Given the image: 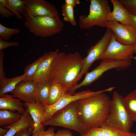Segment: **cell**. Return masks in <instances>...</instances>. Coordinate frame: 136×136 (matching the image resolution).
Instances as JSON below:
<instances>
[{
	"mask_svg": "<svg viewBox=\"0 0 136 136\" xmlns=\"http://www.w3.org/2000/svg\"><path fill=\"white\" fill-rule=\"evenodd\" d=\"M24 25L30 32L43 38L59 33L64 26L63 22L60 18L50 16L33 17L25 19Z\"/></svg>",
	"mask_w": 136,
	"mask_h": 136,
	"instance_id": "cell-6",
	"label": "cell"
},
{
	"mask_svg": "<svg viewBox=\"0 0 136 136\" xmlns=\"http://www.w3.org/2000/svg\"><path fill=\"white\" fill-rule=\"evenodd\" d=\"M113 34L110 29L107 28L106 32L101 38L95 44L91 46L88 50L87 56L83 59V65L77 80V83L83 76L88 72L89 69L93 63L97 60H100Z\"/></svg>",
	"mask_w": 136,
	"mask_h": 136,
	"instance_id": "cell-8",
	"label": "cell"
},
{
	"mask_svg": "<svg viewBox=\"0 0 136 136\" xmlns=\"http://www.w3.org/2000/svg\"><path fill=\"white\" fill-rule=\"evenodd\" d=\"M129 14L136 16V0H119Z\"/></svg>",
	"mask_w": 136,
	"mask_h": 136,
	"instance_id": "cell-29",
	"label": "cell"
},
{
	"mask_svg": "<svg viewBox=\"0 0 136 136\" xmlns=\"http://www.w3.org/2000/svg\"><path fill=\"white\" fill-rule=\"evenodd\" d=\"M22 115L8 110H0V126H6L11 125L18 121Z\"/></svg>",
	"mask_w": 136,
	"mask_h": 136,
	"instance_id": "cell-25",
	"label": "cell"
},
{
	"mask_svg": "<svg viewBox=\"0 0 136 136\" xmlns=\"http://www.w3.org/2000/svg\"><path fill=\"white\" fill-rule=\"evenodd\" d=\"M109 91V89L107 88L96 91H92L89 90H83L73 94L68 92L55 104L51 105H44L45 113L42 123L50 119L58 112L73 102L101 92Z\"/></svg>",
	"mask_w": 136,
	"mask_h": 136,
	"instance_id": "cell-9",
	"label": "cell"
},
{
	"mask_svg": "<svg viewBox=\"0 0 136 136\" xmlns=\"http://www.w3.org/2000/svg\"><path fill=\"white\" fill-rule=\"evenodd\" d=\"M129 19L130 25L136 30V16L130 14Z\"/></svg>",
	"mask_w": 136,
	"mask_h": 136,
	"instance_id": "cell-37",
	"label": "cell"
},
{
	"mask_svg": "<svg viewBox=\"0 0 136 136\" xmlns=\"http://www.w3.org/2000/svg\"><path fill=\"white\" fill-rule=\"evenodd\" d=\"M9 130L8 128H0V136H4L7 133Z\"/></svg>",
	"mask_w": 136,
	"mask_h": 136,
	"instance_id": "cell-38",
	"label": "cell"
},
{
	"mask_svg": "<svg viewBox=\"0 0 136 136\" xmlns=\"http://www.w3.org/2000/svg\"><path fill=\"white\" fill-rule=\"evenodd\" d=\"M4 54L3 51H0V81L6 77L4 69Z\"/></svg>",
	"mask_w": 136,
	"mask_h": 136,
	"instance_id": "cell-33",
	"label": "cell"
},
{
	"mask_svg": "<svg viewBox=\"0 0 136 136\" xmlns=\"http://www.w3.org/2000/svg\"><path fill=\"white\" fill-rule=\"evenodd\" d=\"M123 98L117 92H114L111 100L109 113L104 126L130 132L133 121L125 107Z\"/></svg>",
	"mask_w": 136,
	"mask_h": 136,
	"instance_id": "cell-3",
	"label": "cell"
},
{
	"mask_svg": "<svg viewBox=\"0 0 136 136\" xmlns=\"http://www.w3.org/2000/svg\"><path fill=\"white\" fill-rule=\"evenodd\" d=\"M0 14L3 17L8 18L15 16L14 14L10 11L5 6L0 4Z\"/></svg>",
	"mask_w": 136,
	"mask_h": 136,
	"instance_id": "cell-30",
	"label": "cell"
},
{
	"mask_svg": "<svg viewBox=\"0 0 136 136\" xmlns=\"http://www.w3.org/2000/svg\"><path fill=\"white\" fill-rule=\"evenodd\" d=\"M24 106L28 109L29 113L35 123V128L31 134L45 130V126L42 124L45 113L44 105L37 100L32 103L24 102Z\"/></svg>",
	"mask_w": 136,
	"mask_h": 136,
	"instance_id": "cell-15",
	"label": "cell"
},
{
	"mask_svg": "<svg viewBox=\"0 0 136 136\" xmlns=\"http://www.w3.org/2000/svg\"><path fill=\"white\" fill-rule=\"evenodd\" d=\"M12 46H19V44L16 41L9 42L0 40V51H3L5 48Z\"/></svg>",
	"mask_w": 136,
	"mask_h": 136,
	"instance_id": "cell-32",
	"label": "cell"
},
{
	"mask_svg": "<svg viewBox=\"0 0 136 136\" xmlns=\"http://www.w3.org/2000/svg\"><path fill=\"white\" fill-rule=\"evenodd\" d=\"M55 136H73L72 132L67 129L58 130L55 133Z\"/></svg>",
	"mask_w": 136,
	"mask_h": 136,
	"instance_id": "cell-34",
	"label": "cell"
},
{
	"mask_svg": "<svg viewBox=\"0 0 136 136\" xmlns=\"http://www.w3.org/2000/svg\"><path fill=\"white\" fill-rule=\"evenodd\" d=\"M20 31L19 28H10L4 26L0 23V40L7 41H9L14 35Z\"/></svg>",
	"mask_w": 136,
	"mask_h": 136,
	"instance_id": "cell-28",
	"label": "cell"
},
{
	"mask_svg": "<svg viewBox=\"0 0 136 136\" xmlns=\"http://www.w3.org/2000/svg\"><path fill=\"white\" fill-rule=\"evenodd\" d=\"M65 4L68 5L74 8L77 5L80 3L79 0H65Z\"/></svg>",
	"mask_w": 136,
	"mask_h": 136,
	"instance_id": "cell-36",
	"label": "cell"
},
{
	"mask_svg": "<svg viewBox=\"0 0 136 136\" xmlns=\"http://www.w3.org/2000/svg\"><path fill=\"white\" fill-rule=\"evenodd\" d=\"M52 81L51 80L36 83V100L44 105H48L49 95Z\"/></svg>",
	"mask_w": 136,
	"mask_h": 136,
	"instance_id": "cell-20",
	"label": "cell"
},
{
	"mask_svg": "<svg viewBox=\"0 0 136 136\" xmlns=\"http://www.w3.org/2000/svg\"><path fill=\"white\" fill-rule=\"evenodd\" d=\"M113 9L111 12L112 21L130 25L129 13L119 0H111Z\"/></svg>",
	"mask_w": 136,
	"mask_h": 136,
	"instance_id": "cell-19",
	"label": "cell"
},
{
	"mask_svg": "<svg viewBox=\"0 0 136 136\" xmlns=\"http://www.w3.org/2000/svg\"><path fill=\"white\" fill-rule=\"evenodd\" d=\"M26 76L24 73L20 76L9 79L5 77L0 80V97L13 91L18 83L24 80Z\"/></svg>",
	"mask_w": 136,
	"mask_h": 136,
	"instance_id": "cell-21",
	"label": "cell"
},
{
	"mask_svg": "<svg viewBox=\"0 0 136 136\" xmlns=\"http://www.w3.org/2000/svg\"><path fill=\"white\" fill-rule=\"evenodd\" d=\"M83 59L77 51L68 53L59 52L53 64L52 82L59 84L69 92L77 84V80L82 67Z\"/></svg>",
	"mask_w": 136,
	"mask_h": 136,
	"instance_id": "cell-1",
	"label": "cell"
},
{
	"mask_svg": "<svg viewBox=\"0 0 136 136\" xmlns=\"http://www.w3.org/2000/svg\"><path fill=\"white\" fill-rule=\"evenodd\" d=\"M134 53L136 54V43L134 45Z\"/></svg>",
	"mask_w": 136,
	"mask_h": 136,
	"instance_id": "cell-39",
	"label": "cell"
},
{
	"mask_svg": "<svg viewBox=\"0 0 136 136\" xmlns=\"http://www.w3.org/2000/svg\"><path fill=\"white\" fill-rule=\"evenodd\" d=\"M48 52H46L34 62L26 66L24 71L26 75L24 81H33L34 75L40 64L47 56Z\"/></svg>",
	"mask_w": 136,
	"mask_h": 136,
	"instance_id": "cell-26",
	"label": "cell"
},
{
	"mask_svg": "<svg viewBox=\"0 0 136 136\" xmlns=\"http://www.w3.org/2000/svg\"><path fill=\"white\" fill-rule=\"evenodd\" d=\"M34 122L26 108L24 113L20 118L14 123L6 126L5 128L9 130L4 136H14L18 132L25 129H32L35 128Z\"/></svg>",
	"mask_w": 136,
	"mask_h": 136,
	"instance_id": "cell-16",
	"label": "cell"
},
{
	"mask_svg": "<svg viewBox=\"0 0 136 136\" xmlns=\"http://www.w3.org/2000/svg\"><path fill=\"white\" fill-rule=\"evenodd\" d=\"M68 92L59 84L52 82L48 105H52L56 103Z\"/></svg>",
	"mask_w": 136,
	"mask_h": 136,
	"instance_id": "cell-22",
	"label": "cell"
},
{
	"mask_svg": "<svg viewBox=\"0 0 136 136\" xmlns=\"http://www.w3.org/2000/svg\"><path fill=\"white\" fill-rule=\"evenodd\" d=\"M55 134L54 128L51 127L46 131L32 134L30 136H55Z\"/></svg>",
	"mask_w": 136,
	"mask_h": 136,
	"instance_id": "cell-31",
	"label": "cell"
},
{
	"mask_svg": "<svg viewBox=\"0 0 136 136\" xmlns=\"http://www.w3.org/2000/svg\"><path fill=\"white\" fill-rule=\"evenodd\" d=\"M61 9L63 20L69 22L72 25H76L77 22L74 17V8L64 4L62 5Z\"/></svg>",
	"mask_w": 136,
	"mask_h": 136,
	"instance_id": "cell-27",
	"label": "cell"
},
{
	"mask_svg": "<svg viewBox=\"0 0 136 136\" xmlns=\"http://www.w3.org/2000/svg\"><path fill=\"white\" fill-rule=\"evenodd\" d=\"M106 27L110 29L117 41L125 45H134L136 43V30L130 25H126L114 21L106 23Z\"/></svg>",
	"mask_w": 136,
	"mask_h": 136,
	"instance_id": "cell-12",
	"label": "cell"
},
{
	"mask_svg": "<svg viewBox=\"0 0 136 136\" xmlns=\"http://www.w3.org/2000/svg\"><path fill=\"white\" fill-rule=\"evenodd\" d=\"M134 45H125L120 43L113 34L100 60L111 59L131 62L134 54Z\"/></svg>",
	"mask_w": 136,
	"mask_h": 136,
	"instance_id": "cell-11",
	"label": "cell"
},
{
	"mask_svg": "<svg viewBox=\"0 0 136 136\" xmlns=\"http://www.w3.org/2000/svg\"><path fill=\"white\" fill-rule=\"evenodd\" d=\"M133 59L135 61H136V55L133 57Z\"/></svg>",
	"mask_w": 136,
	"mask_h": 136,
	"instance_id": "cell-40",
	"label": "cell"
},
{
	"mask_svg": "<svg viewBox=\"0 0 136 136\" xmlns=\"http://www.w3.org/2000/svg\"><path fill=\"white\" fill-rule=\"evenodd\" d=\"M125 107L133 121H136V89L123 98Z\"/></svg>",
	"mask_w": 136,
	"mask_h": 136,
	"instance_id": "cell-23",
	"label": "cell"
},
{
	"mask_svg": "<svg viewBox=\"0 0 136 136\" xmlns=\"http://www.w3.org/2000/svg\"><path fill=\"white\" fill-rule=\"evenodd\" d=\"M131 64V62L126 61L111 59H103L98 65L91 72L87 73L82 81L74 86L69 92L73 94L79 88L89 85L107 71L112 69L118 71L124 70L130 67Z\"/></svg>",
	"mask_w": 136,
	"mask_h": 136,
	"instance_id": "cell-7",
	"label": "cell"
},
{
	"mask_svg": "<svg viewBox=\"0 0 136 136\" xmlns=\"http://www.w3.org/2000/svg\"><path fill=\"white\" fill-rule=\"evenodd\" d=\"M59 52L58 49L48 52L47 56L41 62L35 72L33 81L37 83L51 80L53 63Z\"/></svg>",
	"mask_w": 136,
	"mask_h": 136,
	"instance_id": "cell-13",
	"label": "cell"
},
{
	"mask_svg": "<svg viewBox=\"0 0 136 136\" xmlns=\"http://www.w3.org/2000/svg\"><path fill=\"white\" fill-rule=\"evenodd\" d=\"M23 15L25 19L43 16L60 18L59 12L55 6L45 0H25Z\"/></svg>",
	"mask_w": 136,
	"mask_h": 136,
	"instance_id": "cell-10",
	"label": "cell"
},
{
	"mask_svg": "<svg viewBox=\"0 0 136 136\" xmlns=\"http://www.w3.org/2000/svg\"><path fill=\"white\" fill-rule=\"evenodd\" d=\"M33 129H25L16 133L14 136H30Z\"/></svg>",
	"mask_w": 136,
	"mask_h": 136,
	"instance_id": "cell-35",
	"label": "cell"
},
{
	"mask_svg": "<svg viewBox=\"0 0 136 136\" xmlns=\"http://www.w3.org/2000/svg\"><path fill=\"white\" fill-rule=\"evenodd\" d=\"M36 83L33 81H22L10 93L14 97L24 102H35L36 101Z\"/></svg>",
	"mask_w": 136,
	"mask_h": 136,
	"instance_id": "cell-14",
	"label": "cell"
},
{
	"mask_svg": "<svg viewBox=\"0 0 136 136\" xmlns=\"http://www.w3.org/2000/svg\"><path fill=\"white\" fill-rule=\"evenodd\" d=\"M90 2L89 14L79 16V26L82 29H90L95 26L106 27V23L112 21L108 1L90 0Z\"/></svg>",
	"mask_w": 136,
	"mask_h": 136,
	"instance_id": "cell-5",
	"label": "cell"
},
{
	"mask_svg": "<svg viewBox=\"0 0 136 136\" xmlns=\"http://www.w3.org/2000/svg\"><path fill=\"white\" fill-rule=\"evenodd\" d=\"M80 136H136V133L104 126L90 128L86 132L80 134Z\"/></svg>",
	"mask_w": 136,
	"mask_h": 136,
	"instance_id": "cell-17",
	"label": "cell"
},
{
	"mask_svg": "<svg viewBox=\"0 0 136 136\" xmlns=\"http://www.w3.org/2000/svg\"><path fill=\"white\" fill-rule=\"evenodd\" d=\"M18 98H16L13 95L7 93L0 97V110H8L12 111H16L17 113L23 114L26 111L24 104Z\"/></svg>",
	"mask_w": 136,
	"mask_h": 136,
	"instance_id": "cell-18",
	"label": "cell"
},
{
	"mask_svg": "<svg viewBox=\"0 0 136 136\" xmlns=\"http://www.w3.org/2000/svg\"><path fill=\"white\" fill-rule=\"evenodd\" d=\"M76 101L71 103L42 124L45 126L49 125L63 127L76 131L80 134L86 132L89 128L79 116Z\"/></svg>",
	"mask_w": 136,
	"mask_h": 136,
	"instance_id": "cell-4",
	"label": "cell"
},
{
	"mask_svg": "<svg viewBox=\"0 0 136 136\" xmlns=\"http://www.w3.org/2000/svg\"><path fill=\"white\" fill-rule=\"evenodd\" d=\"M111 100L105 92L76 101L79 116L89 129L104 126L108 115Z\"/></svg>",
	"mask_w": 136,
	"mask_h": 136,
	"instance_id": "cell-2",
	"label": "cell"
},
{
	"mask_svg": "<svg viewBox=\"0 0 136 136\" xmlns=\"http://www.w3.org/2000/svg\"><path fill=\"white\" fill-rule=\"evenodd\" d=\"M6 7L14 14L16 18L21 20L25 7V0H7Z\"/></svg>",
	"mask_w": 136,
	"mask_h": 136,
	"instance_id": "cell-24",
	"label": "cell"
}]
</instances>
